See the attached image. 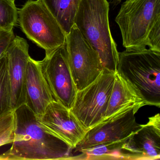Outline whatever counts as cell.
<instances>
[{
    "mask_svg": "<svg viewBox=\"0 0 160 160\" xmlns=\"http://www.w3.org/2000/svg\"><path fill=\"white\" fill-rule=\"evenodd\" d=\"M14 111V139L10 149L0 154V160L72 159L73 149L46 131L27 105H23Z\"/></svg>",
    "mask_w": 160,
    "mask_h": 160,
    "instance_id": "6da1fadb",
    "label": "cell"
},
{
    "mask_svg": "<svg viewBox=\"0 0 160 160\" xmlns=\"http://www.w3.org/2000/svg\"><path fill=\"white\" fill-rule=\"evenodd\" d=\"M116 73L132 88L144 105L160 107V52L146 48L119 52Z\"/></svg>",
    "mask_w": 160,
    "mask_h": 160,
    "instance_id": "7a4b0ae2",
    "label": "cell"
},
{
    "mask_svg": "<svg viewBox=\"0 0 160 160\" xmlns=\"http://www.w3.org/2000/svg\"><path fill=\"white\" fill-rule=\"evenodd\" d=\"M107 0H81L74 25L98 52L105 69L116 73L119 52L109 27Z\"/></svg>",
    "mask_w": 160,
    "mask_h": 160,
    "instance_id": "3957f363",
    "label": "cell"
},
{
    "mask_svg": "<svg viewBox=\"0 0 160 160\" xmlns=\"http://www.w3.org/2000/svg\"><path fill=\"white\" fill-rule=\"evenodd\" d=\"M115 21L126 49L146 48L149 34L160 26V0H125Z\"/></svg>",
    "mask_w": 160,
    "mask_h": 160,
    "instance_id": "277c9868",
    "label": "cell"
},
{
    "mask_svg": "<svg viewBox=\"0 0 160 160\" xmlns=\"http://www.w3.org/2000/svg\"><path fill=\"white\" fill-rule=\"evenodd\" d=\"M18 22L28 39L46 54L66 42L65 32L42 0H28L18 11Z\"/></svg>",
    "mask_w": 160,
    "mask_h": 160,
    "instance_id": "5b68a950",
    "label": "cell"
},
{
    "mask_svg": "<svg viewBox=\"0 0 160 160\" xmlns=\"http://www.w3.org/2000/svg\"><path fill=\"white\" fill-rule=\"evenodd\" d=\"M116 74L104 68L92 83L78 91L70 111L86 131L104 120Z\"/></svg>",
    "mask_w": 160,
    "mask_h": 160,
    "instance_id": "8992f818",
    "label": "cell"
},
{
    "mask_svg": "<svg viewBox=\"0 0 160 160\" xmlns=\"http://www.w3.org/2000/svg\"><path fill=\"white\" fill-rule=\"evenodd\" d=\"M68 61L78 91L93 82L104 69L98 52L74 25L66 35Z\"/></svg>",
    "mask_w": 160,
    "mask_h": 160,
    "instance_id": "52a82bcc",
    "label": "cell"
},
{
    "mask_svg": "<svg viewBox=\"0 0 160 160\" xmlns=\"http://www.w3.org/2000/svg\"><path fill=\"white\" fill-rule=\"evenodd\" d=\"M141 106L132 107L104 120L88 130L83 139L72 150L80 152L101 144L126 141L140 127L135 115Z\"/></svg>",
    "mask_w": 160,
    "mask_h": 160,
    "instance_id": "ba28073f",
    "label": "cell"
},
{
    "mask_svg": "<svg viewBox=\"0 0 160 160\" xmlns=\"http://www.w3.org/2000/svg\"><path fill=\"white\" fill-rule=\"evenodd\" d=\"M40 63L54 100L71 109L78 90L69 66L66 42L62 46L46 54Z\"/></svg>",
    "mask_w": 160,
    "mask_h": 160,
    "instance_id": "9c48e42d",
    "label": "cell"
},
{
    "mask_svg": "<svg viewBox=\"0 0 160 160\" xmlns=\"http://www.w3.org/2000/svg\"><path fill=\"white\" fill-rule=\"evenodd\" d=\"M37 120L46 131L67 143L73 149L87 132L70 109L55 100Z\"/></svg>",
    "mask_w": 160,
    "mask_h": 160,
    "instance_id": "30bf717a",
    "label": "cell"
},
{
    "mask_svg": "<svg viewBox=\"0 0 160 160\" xmlns=\"http://www.w3.org/2000/svg\"><path fill=\"white\" fill-rule=\"evenodd\" d=\"M29 48L25 39L15 36L5 52L10 83L11 108L13 110L26 103V71L30 57Z\"/></svg>",
    "mask_w": 160,
    "mask_h": 160,
    "instance_id": "8fae6325",
    "label": "cell"
},
{
    "mask_svg": "<svg viewBox=\"0 0 160 160\" xmlns=\"http://www.w3.org/2000/svg\"><path fill=\"white\" fill-rule=\"evenodd\" d=\"M122 159L159 160L160 158V115L149 118L146 124L133 133L122 146Z\"/></svg>",
    "mask_w": 160,
    "mask_h": 160,
    "instance_id": "7c38bea8",
    "label": "cell"
},
{
    "mask_svg": "<svg viewBox=\"0 0 160 160\" xmlns=\"http://www.w3.org/2000/svg\"><path fill=\"white\" fill-rule=\"evenodd\" d=\"M26 104L33 112L36 118H40L54 99L41 70L40 61L31 57L26 71Z\"/></svg>",
    "mask_w": 160,
    "mask_h": 160,
    "instance_id": "4fadbf2b",
    "label": "cell"
},
{
    "mask_svg": "<svg viewBox=\"0 0 160 160\" xmlns=\"http://www.w3.org/2000/svg\"><path fill=\"white\" fill-rule=\"evenodd\" d=\"M137 105L144 106L143 100L125 80L116 73L104 119Z\"/></svg>",
    "mask_w": 160,
    "mask_h": 160,
    "instance_id": "5bb4252c",
    "label": "cell"
},
{
    "mask_svg": "<svg viewBox=\"0 0 160 160\" xmlns=\"http://www.w3.org/2000/svg\"><path fill=\"white\" fill-rule=\"evenodd\" d=\"M81 0H42L56 18L65 34L74 25V20Z\"/></svg>",
    "mask_w": 160,
    "mask_h": 160,
    "instance_id": "9a60e30c",
    "label": "cell"
},
{
    "mask_svg": "<svg viewBox=\"0 0 160 160\" xmlns=\"http://www.w3.org/2000/svg\"><path fill=\"white\" fill-rule=\"evenodd\" d=\"M126 141L101 144L82 151L76 159H122L121 148Z\"/></svg>",
    "mask_w": 160,
    "mask_h": 160,
    "instance_id": "2e32d148",
    "label": "cell"
},
{
    "mask_svg": "<svg viewBox=\"0 0 160 160\" xmlns=\"http://www.w3.org/2000/svg\"><path fill=\"white\" fill-rule=\"evenodd\" d=\"M10 110L11 98L7 58L4 54L0 58V116Z\"/></svg>",
    "mask_w": 160,
    "mask_h": 160,
    "instance_id": "e0dca14e",
    "label": "cell"
},
{
    "mask_svg": "<svg viewBox=\"0 0 160 160\" xmlns=\"http://www.w3.org/2000/svg\"><path fill=\"white\" fill-rule=\"evenodd\" d=\"M18 22L15 0H0V30H13Z\"/></svg>",
    "mask_w": 160,
    "mask_h": 160,
    "instance_id": "ac0fdd59",
    "label": "cell"
},
{
    "mask_svg": "<svg viewBox=\"0 0 160 160\" xmlns=\"http://www.w3.org/2000/svg\"><path fill=\"white\" fill-rule=\"evenodd\" d=\"M15 129L14 110H10L0 116V147L12 143Z\"/></svg>",
    "mask_w": 160,
    "mask_h": 160,
    "instance_id": "d6986e66",
    "label": "cell"
},
{
    "mask_svg": "<svg viewBox=\"0 0 160 160\" xmlns=\"http://www.w3.org/2000/svg\"><path fill=\"white\" fill-rule=\"evenodd\" d=\"M15 37L13 30H0V58L5 54L8 46Z\"/></svg>",
    "mask_w": 160,
    "mask_h": 160,
    "instance_id": "ffe728a7",
    "label": "cell"
},
{
    "mask_svg": "<svg viewBox=\"0 0 160 160\" xmlns=\"http://www.w3.org/2000/svg\"><path fill=\"white\" fill-rule=\"evenodd\" d=\"M118 1H120L121 0H118Z\"/></svg>",
    "mask_w": 160,
    "mask_h": 160,
    "instance_id": "44dd1931",
    "label": "cell"
},
{
    "mask_svg": "<svg viewBox=\"0 0 160 160\" xmlns=\"http://www.w3.org/2000/svg\"></svg>",
    "mask_w": 160,
    "mask_h": 160,
    "instance_id": "7402d4cb",
    "label": "cell"
}]
</instances>
